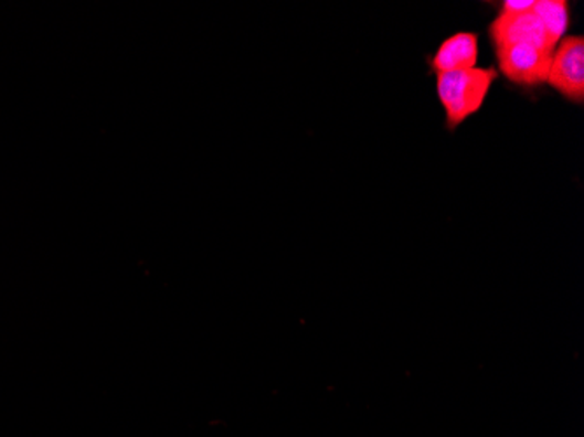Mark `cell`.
Segmentation results:
<instances>
[{"instance_id": "cell-1", "label": "cell", "mask_w": 584, "mask_h": 437, "mask_svg": "<svg viewBox=\"0 0 584 437\" xmlns=\"http://www.w3.org/2000/svg\"><path fill=\"white\" fill-rule=\"evenodd\" d=\"M499 72L493 67H472L466 71L437 74V97L445 110L446 127L450 130L479 113L492 89Z\"/></svg>"}, {"instance_id": "cell-2", "label": "cell", "mask_w": 584, "mask_h": 437, "mask_svg": "<svg viewBox=\"0 0 584 437\" xmlns=\"http://www.w3.org/2000/svg\"><path fill=\"white\" fill-rule=\"evenodd\" d=\"M548 85L563 98L581 106L584 102V39L565 35L551 53Z\"/></svg>"}, {"instance_id": "cell-3", "label": "cell", "mask_w": 584, "mask_h": 437, "mask_svg": "<svg viewBox=\"0 0 584 437\" xmlns=\"http://www.w3.org/2000/svg\"><path fill=\"white\" fill-rule=\"evenodd\" d=\"M499 72L520 86L544 85L550 72L551 53L534 46L497 47Z\"/></svg>"}, {"instance_id": "cell-4", "label": "cell", "mask_w": 584, "mask_h": 437, "mask_svg": "<svg viewBox=\"0 0 584 437\" xmlns=\"http://www.w3.org/2000/svg\"><path fill=\"white\" fill-rule=\"evenodd\" d=\"M488 34L497 47L534 46L553 53L550 39L532 11L525 14H502L490 23Z\"/></svg>"}, {"instance_id": "cell-5", "label": "cell", "mask_w": 584, "mask_h": 437, "mask_svg": "<svg viewBox=\"0 0 584 437\" xmlns=\"http://www.w3.org/2000/svg\"><path fill=\"white\" fill-rule=\"evenodd\" d=\"M478 35L472 32H457L443 41L436 55L431 60V65L436 74H445V72L478 67Z\"/></svg>"}, {"instance_id": "cell-6", "label": "cell", "mask_w": 584, "mask_h": 437, "mask_svg": "<svg viewBox=\"0 0 584 437\" xmlns=\"http://www.w3.org/2000/svg\"><path fill=\"white\" fill-rule=\"evenodd\" d=\"M532 13L538 17L542 29L550 39L551 46L555 50L556 44L565 38L569 29V4L565 0H535Z\"/></svg>"}, {"instance_id": "cell-7", "label": "cell", "mask_w": 584, "mask_h": 437, "mask_svg": "<svg viewBox=\"0 0 584 437\" xmlns=\"http://www.w3.org/2000/svg\"><path fill=\"white\" fill-rule=\"evenodd\" d=\"M535 0H506L502 2L500 13L502 14H525L534 9Z\"/></svg>"}]
</instances>
